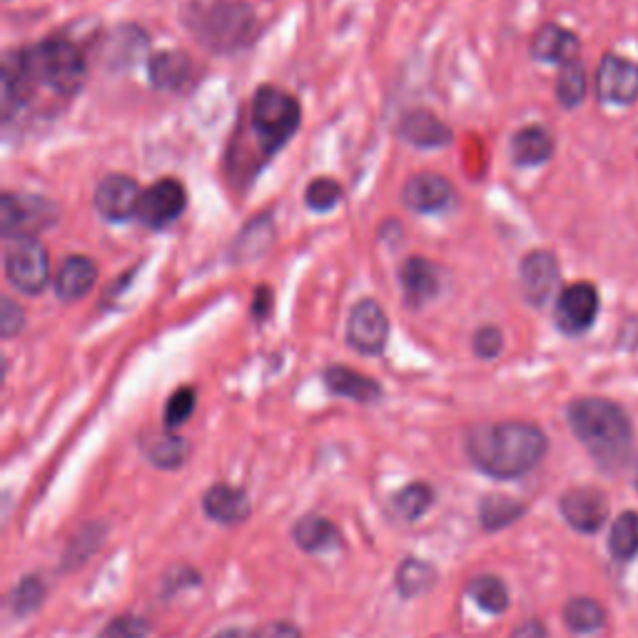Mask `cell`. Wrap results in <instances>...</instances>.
<instances>
[{"label":"cell","mask_w":638,"mask_h":638,"mask_svg":"<svg viewBox=\"0 0 638 638\" xmlns=\"http://www.w3.org/2000/svg\"><path fill=\"white\" fill-rule=\"evenodd\" d=\"M98 280V267L86 255H70L60 262L56 275V295L63 302H78L86 297Z\"/></svg>","instance_id":"18"},{"label":"cell","mask_w":638,"mask_h":638,"mask_svg":"<svg viewBox=\"0 0 638 638\" xmlns=\"http://www.w3.org/2000/svg\"><path fill=\"white\" fill-rule=\"evenodd\" d=\"M202 509L218 524H240L250 517V499L247 494L230 484H215L202 497Z\"/></svg>","instance_id":"20"},{"label":"cell","mask_w":638,"mask_h":638,"mask_svg":"<svg viewBox=\"0 0 638 638\" xmlns=\"http://www.w3.org/2000/svg\"><path fill=\"white\" fill-rule=\"evenodd\" d=\"M26 58L30 70H33V78L58 92H76L86 82V58L68 38H48L36 48L26 50Z\"/></svg>","instance_id":"5"},{"label":"cell","mask_w":638,"mask_h":638,"mask_svg":"<svg viewBox=\"0 0 638 638\" xmlns=\"http://www.w3.org/2000/svg\"><path fill=\"white\" fill-rule=\"evenodd\" d=\"M33 70L28 66L26 50L23 53H8L3 60V102L6 110L13 106H23V102L33 96L36 88Z\"/></svg>","instance_id":"23"},{"label":"cell","mask_w":638,"mask_h":638,"mask_svg":"<svg viewBox=\"0 0 638 638\" xmlns=\"http://www.w3.org/2000/svg\"><path fill=\"white\" fill-rule=\"evenodd\" d=\"M150 624L136 614L116 616L106 629L98 634V638H148Z\"/></svg>","instance_id":"37"},{"label":"cell","mask_w":638,"mask_h":638,"mask_svg":"<svg viewBox=\"0 0 638 638\" xmlns=\"http://www.w3.org/2000/svg\"><path fill=\"white\" fill-rule=\"evenodd\" d=\"M554 138L547 128L529 126L511 138V158L521 168H534L551 158Z\"/></svg>","instance_id":"25"},{"label":"cell","mask_w":638,"mask_h":638,"mask_svg":"<svg viewBox=\"0 0 638 638\" xmlns=\"http://www.w3.org/2000/svg\"><path fill=\"white\" fill-rule=\"evenodd\" d=\"M188 23L192 33L215 53H228L250 43L255 36V13L240 0H215L210 6L195 8Z\"/></svg>","instance_id":"3"},{"label":"cell","mask_w":638,"mask_h":638,"mask_svg":"<svg viewBox=\"0 0 638 638\" xmlns=\"http://www.w3.org/2000/svg\"><path fill=\"white\" fill-rule=\"evenodd\" d=\"M300 102L290 92L272 86L257 88L250 108V122L267 152L280 150L300 128Z\"/></svg>","instance_id":"4"},{"label":"cell","mask_w":638,"mask_h":638,"mask_svg":"<svg viewBox=\"0 0 638 638\" xmlns=\"http://www.w3.org/2000/svg\"><path fill=\"white\" fill-rule=\"evenodd\" d=\"M579 53V38L561 26H544L531 40V56L544 63L566 66Z\"/></svg>","instance_id":"22"},{"label":"cell","mask_w":638,"mask_h":638,"mask_svg":"<svg viewBox=\"0 0 638 638\" xmlns=\"http://www.w3.org/2000/svg\"><path fill=\"white\" fill-rule=\"evenodd\" d=\"M255 636H257V638H302L300 629H297V626L290 624V621L267 624V626H262V629L257 631Z\"/></svg>","instance_id":"40"},{"label":"cell","mask_w":638,"mask_h":638,"mask_svg":"<svg viewBox=\"0 0 638 638\" xmlns=\"http://www.w3.org/2000/svg\"><path fill=\"white\" fill-rule=\"evenodd\" d=\"M437 581L435 566L409 557L399 564L397 569V589L405 599H415L419 594H427Z\"/></svg>","instance_id":"29"},{"label":"cell","mask_w":638,"mask_h":638,"mask_svg":"<svg viewBox=\"0 0 638 638\" xmlns=\"http://www.w3.org/2000/svg\"><path fill=\"white\" fill-rule=\"evenodd\" d=\"M435 489L425 481H415L395 494V509L405 521H417L435 507Z\"/></svg>","instance_id":"30"},{"label":"cell","mask_w":638,"mask_h":638,"mask_svg":"<svg viewBox=\"0 0 638 638\" xmlns=\"http://www.w3.org/2000/svg\"><path fill=\"white\" fill-rule=\"evenodd\" d=\"M58 220V208L43 198L6 192L0 200V230L8 240L33 238V232L46 230Z\"/></svg>","instance_id":"7"},{"label":"cell","mask_w":638,"mask_h":638,"mask_svg":"<svg viewBox=\"0 0 638 638\" xmlns=\"http://www.w3.org/2000/svg\"><path fill=\"white\" fill-rule=\"evenodd\" d=\"M325 385L332 395L359 401V405H372V401L382 399V385L362 372H355L352 367H329L325 372Z\"/></svg>","instance_id":"19"},{"label":"cell","mask_w":638,"mask_h":638,"mask_svg":"<svg viewBox=\"0 0 638 638\" xmlns=\"http://www.w3.org/2000/svg\"><path fill=\"white\" fill-rule=\"evenodd\" d=\"M339 200H342V185L332 178H317L307 185L305 202L307 208H312L315 212L332 210Z\"/></svg>","instance_id":"36"},{"label":"cell","mask_w":638,"mask_h":638,"mask_svg":"<svg viewBox=\"0 0 638 638\" xmlns=\"http://www.w3.org/2000/svg\"><path fill=\"white\" fill-rule=\"evenodd\" d=\"M561 517L571 529L581 534L599 531L609 519V499L601 489L576 487L566 491L559 501Z\"/></svg>","instance_id":"11"},{"label":"cell","mask_w":638,"mask_h":638,"mask_svg":"<svg viewBox=\"0 0 638 638\" xmlns=\"http://www.w3.org/2000/svg\"><path fill=\"white\" fill-rule=\"evenodd\" d=\"M292 539L297 547L307 554L325 551L329 547H335L339 539V531L332 521L327 517H319V514H307L292 527Z\"/></svg>","instance_id":"26"},{"label":"cell","mask_w":638,"mask_h":638,"mask_svg":"<svg viewBox=\"0 0 638 638\" xmlns=\"http://www.w3.org/2000/svg\"><path fill=\"white\" fill-rule=\"evenodd\" d=\"M270 307H272V292L270 287H257V295H255V305H252V315L257 319H265L270 315Z\"/></svg>","instance_id":"41"},{"label":"cell","mask_w":638,"mask_h":638,"mask_svg":"<svg viewBox=\"0 0 638 638\" xmlns=\"http://www.w3.org/2000/svg\"><path fill=\"white\" fill-rule=\"evenodd\" d=\"M23 327H26L23 310H20L10 297H3V310H0V332H3V337H16Z\"/></svg>","instance_id":"39"},{"label":"cell","mask_w":638,"mask_h":638,"mask_svg":"<svg viewBox=\"0 0 638 638\" xmlns=\"http://www.w3.org/2000/svg\"><path fill=\"white\" fill-rule=\"evenodd\" d=\"M467 594L471 596V601H475L481 611L487 614H504L509 609V589L507 584H504L499 576L494 574H481L475 576L467 584Z\"/></svg>","instance_id":"27"},{"label":"cell","mask_w":638,"mask_h":638,"mask_svg":"<svg viewBox=\"0 0 638 638\" xmlns=\"http://www.w3.org/2000/svg\"><path fill=\"white\" fill-rule=\"evenodd\" d=\"M596 88H599V98L609 106H631L638 98V66L621 56H604Z\"/></svg>","instance_id":"14"},{"label":"cell","mask_w":638,"mask_h":638,"mask_svg":"<svg viewBox=\"0 0 638 638\" xmlns=\"http://www.w3.org/2000/svg\"><path fill=\"white\" fill-rule=\"evenodd\" d=\"M564 621L571 631L586 634V631L601 629L606 621V614L599 601L586 599V596H576V599H571L564 606Z\"/></svg>","instance_id":"32"},{"label":"cell","mask_w":638,"mask_h":638,"mask_svg":"<svg viewBox=\"0 0 638 638\" xmlns=\"http://www.w3.org/2000/svg\"><path fill=\"white\" fill-rule=\"evenodd\" d=\"M401 202H405L411 212L419 215L441 212L455 202V185H451L445 175L417 172L411 175L405 182V188H401Z\"/></svg>","instance_id":"13"},{"label":"cell","mask_w":638,"mask_h":638,"mask_svg":"<svg viewBox=\"0 0 638 638\" xmlns=\"http://www.w3.org/2000/svg\"><path fill=\"white\" fill-rule=\"evenodd\" d=\"M521 292L531 305H547L549 297L557 292L559 285V262L549 250H537L527 255L519 267Z\"/></svg>","instance_id":"15"},{"label":"cell","mask_w":638,"mask_h":638,"mask_svg":"<svg viewBox=\"0 0 638 638\" xmlns=\"http://www.w3.org/2000/svg\"><path fill=\"white\" fill-rule=\"evenodd\" d=\"M148 76L158 90L180 92L182 88L190 86V80L195 76V63L188 53L170 48L150 58Z\"/></svg>","instance_id":"17"},{"label":"cell","mask_w":638,"mask_h":638,"mask_svg":"<svg viewBox=\"0 0 638 638\" xmlns=\"http://www.w3.org/2000/svg\"><path fill=\"white\" fill-rule=\"evenodd\" d=\"M596 315H599V292L589 282L566 287L557 300V310H554V319L566 335L586 332L594 325Z\"/></svg>","instance_id":"12"},{"label":"cell","mask_w":638,"mask_h":638,"mask_svg":"<svg viewBox=\"0 0 638 638\" xmlns=\"http://www.w3.org/2000/svg\"><path fill=\"white\" fill-rule=\"evenodd\" d=\"M399 138L415 148H445L451 142V130L431 112L415 110L401 118Z\"/></svg>","instance_id":"21"},{"label":"cell","mask_w":638,"mask_h":638,"mask_svg":"<svg viewBox=\"0 0 638 638\" xmlns=\"http://www.w3.org/2000/svg\"><path fill=\"white\" fill-rule=\"evenodd\" d=\"M188 205V190L175 178H162L152 182L148 190H142L138 220L152 230H162L172 225L185 212Z\"/></svg>","instance_id":"9"},{"label":"cell","mask_w":638,"mask_h":638,"mask_svg":"<svg viewBox=\"0 0 638 638\" xmlns=\"http://www.w3.org/2000/svg\"><path fill=\"white\" fill-rule=\"evenodd\" d=\"M142 455L148 457L152 467L158 469H180L190 455L188 439H182L180 435H172V431H162V435H150L140 441Z\"/></svg>","instance_id":"24"},{"label":"cell","mask_w":638,"mask_h":638,"mask_svg":"<svg viewBox=\"0 0 638 638\" xmlns=\"http://www.w3.org/2000/svg\"><path fill=\"white\" fill-rule=\"evenodd\" d=\"M467 457L494 479H519L547 455V435L529 421H497L475 427L467 435Z\"/></svg>","instance_id":"1"},{"label":"cell","mask_w":638,"mask_h":638,"mask_svg":"<svg viewBox=\"0 0 638 638\" xmlns=\"http://www.w3.org/2000/svg\"><path fill=\"white\" fill-rule=\"evenodd\" d=\"M586 98V73L579 60L561 66L557 80V100L564 108H576Z\"/></svg>","instance_id":"34"},{"label":"cell","mask_w":638,"mask_h":638,"mask_svg":"<svg viewBox=\"0 0 638 638\" xmlns=\"http://www.w3.org/2000/svg\"><path fill=\"white\" fill-rule=\"evenodd\" d=\"M215 638H257L252 631H247V629H238V626H232V629H225L220 631Z\"/></svg>","instance_id":"43"},{"label":"cell","mask_w":638,"mask_h":638,"mask_svg":"<svg viewBox=\"0 0 638 638\" xmlns=\"http://www.w3.org/2000/svg\"><path fill=\"white\" fill-rule=\"evenodd\" d=\"M574 437L589 449V455L601 467H621L631 449V421L626 411L601 397L576 399L566 409Z\"/></svg>","instance_id":"2"},{"label":"cell","mask_w":638,"mask_h":638,"mask_svg":"<svg viewBox=\"0 0 638 638\" xmlns=\"http://www.w3.org/2000/svg\"><path fill=\"white\" fill-rule=\"evenodd\" d=\"M46 599V584L40 576H26V579H20L16 584V589L10 591V611H13L18 619H23V616L33 614L40 604Z\"/></svg>","instance_id":"33"},{"label":"cell","mask_w":638,"mask_h":638,"mask_svg":"<svg viewBox=\"0 0 638 638\" xmlns=\"http://www.w3.org/2000/svg\"><path fill=\"white\" fill-rule=\"evenodd\" d=\"M609 551L614 559L631 561L638 554V514L624 511L619 519L611 524Z\"/></svg>","instance_id":"31"},{"label":"cell","mask_w":638,"mask_h":638,"mask_svg":"<svg viewBox=\"0 0 638 638\" xmlns=\"http://www.w3.org/2000/svg\"><path fill=\"white\" fill-rule=\"evenodd\" d=\"M142 200L140 185L130 175H108L96 190V210L108 222H128L138 218Z\"/></svg>","instance_id":"10"},{"label":"cell","mask_w":638,"mask_h":638,"mask_svg":"<svg viewBox=\"0 0 638 638\" xmlns=\"http://www.w3.org/2000/svg\"><path fill=\"white\" fill-rule=\"evenodd\" d=\"M471 347H475L477 357H481V359L499 357L501 349H504V335H501V329H499V327H491V325L479 327L477 332H475V339H471Z\"/></svg>","instance_id":"38"},{"label":"cell","mask_w":638,"mask_h":638,"mask_svg":"<svg viewBox=\"0 0 638 638\" xmlns=\"http://www.w3.org/2000/svg\"><path fill=\"white\" fill-rule=\"evenodd\" d=\"M399 282L405 290V300L411 307H425L441 292L439 267L425 257H409L399 270Z\"/></svg>","instance_id":"16"},{"label":"cell","mask_w":638,"mask_h":638,"mask_svg":"<svg viewBox=\"0 0 638 638\" xmlns=\"http://www.w3.org/2000/svg\"><path fill=\"white\" fill-rule=\"evenodd\" d=\"M6 280L23 295H40L50 282V257L36 238L8 240Z\"/></svg>","instance_id":"6"},{"label":"cell","mask_w":638,"mask_h":638,"mask_svg":"<svg viewBox=\"0 0 638 638\" xmlns=\"http://www.w3.org/2000/svg\"><path fill=\"white\" fill-rule=\"evenodd\" d=\"M521 514L524 504L511 497H504V494H489V497H484L479 504V521L487 531L509 527V524L517 521Z\"/></svg>","instance_id":"28"},{"label":"cell","mask_w":638,"mask_h":638,"mask_svg":"<svg viewBox=\"0 0 638 638\" xmlns=\"http://www.w3.org/2000/svg\"><path fill=\"white\" fill-rule=\"evenodd\" d=\"M389 339V317L377 300H359L347 319V345L359 355H382Z\"/></svg>","instance_id":"8"},{"label":"cell","mask_w":638,"mask_h":638,"mask_svg":"<svg viewBox=\"0 0 638 638\" xmlns=\"http://www.w3.org/2000/svg\"><path fill=\"white\" fill-rule=\"evenodd\" d=\"M195 405H198V397H195V389H192V387L175 389V392H172L170 399H168V405H165V411H162V425H165V429L172 431V429L182 427L185 421H188V419L192 417Z\"/></svg>","instance_id":"35"},{"label":"cell","mask_w":638,"mask_h":638,"mask_svg":"<svg viewBox=\"0 0 638 638\" xmlns=\"http://www.w3.org/2000/svg\"><path fill=\"white\" fill-rule=\"evenodd\" d=\"M511 638H547V629L539 621H527L511 634Z\"/></svg>","instance_id":"42"}]
</instances>
